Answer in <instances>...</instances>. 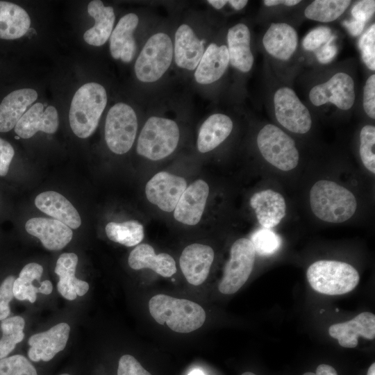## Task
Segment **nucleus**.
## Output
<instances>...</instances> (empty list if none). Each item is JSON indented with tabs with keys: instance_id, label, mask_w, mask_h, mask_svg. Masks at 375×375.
Segmentation results:
<instances>
[{
	"instance_id": "4468645a",
	"label": "nucleus",
	"mask_w": 375,
	"mask_h": 375,
	"mask_svg": "<svg viewBox=\"0 0 375 375\" xmlns=\"http://www.w3.org/2000/svg\"><path fill=\"white\" fill-rule=\"evenodd\" d=\"M209 192L208 184L202 179L187 186L173 211L174 219L185 225H197L203 215Z\"/></svg>"
},
{
	"instance_id": "72a5a7b5",
	"label": "nucleus",
	"mask_w": 375,
	"mask_h": 375,
	"mask_svg": "<svg viewBox=\"0 0 375 375\" xmlns=\"http://www.w3.org/2000/svg\"><path fill=\"white\" fill-rule=\"evenodd\" d=\"M105 231L110 240L126 247L138 245L144 235L142 224L134 220L120 223L109 222L106 224Z\"/></svg>"
},
{
	"instance_id": "58836bf2",
	"label": "nucleus",
	"mask_w": 375,
	"mask_h": 375,
	"mask_svg": "<svg viewBox=\"0 0 375 375\" xmlns=\"http://www.w3.org/2000/svg\"><path fill=\"white\" fill-rule=\"evenodd\" d=\"M361 58L371 71L375 70V24L373 23L362 33L358 42Z\"/></svg>"
},
{
	"instance_id": "f257e3e1",
	"label": "nucleus",
	"mask_w": 375,
	"mask_h": 375,
	"mask_svg": "<svg viewBox=\"0 0 375 375\" xmlns=\"http://www.w3.org/2000/svg\"><path fill=\"white\" fill-rule=\"evenodd\" d=\"M310 204L314 215L330 223H342L355 213L357 201L346 188L328 180H319L311 188Z\"/></svg>"
},
{
	"instance_id": "603ef678",
	"label": "nucleus",
	"mask_w": 375,
	"mask_h": 375,
	"mask_svg": "<svg viewBox=\"0 0 375 375\" xmlns=\"http://www.w3.org/2000/svg\"><path fill=\"white\" fill-rule=\"evenodd\" d=\"M207 2L211 5L214 8L219 10L228 4L226 0H208Z\"/></svg>"
},
{
	"instance_id": "473e14b6",
	"label": "nucleus",
	"mask_w": 375,
	"mask_h": 375,
	"mask_svg": "<svg viewBox=\"0 0 375 375\" xmlns=\"http://www.w3.org/2000/svg\"><path fill=\"white\" fill-rule=\"evenodd\" d=\"M351 3L349 0H315L306 6L303 14L310 20L330 23L340 18Z\"/></svg>"
},
{
	"instance_id": "c03bdc74",
	"label": "nucleus",
	"mask_w": 375,
	"mask_h": 375,
	"mask_svg": "<svg viewBox=\"0 0 375 375\" xmlns=\"http://www.w3.org/2000/svg\"><path fill=\"white\" fill-rule=\"evenodd\" d=\"M374 11L375 1H360L354 4L351 10V19L366 24L374 14Z\"/></svg>"
},
{
	"instance_id": "b1692460",
	"label": "nucleus",
	"mask_w": 375,
	"mask_h": 375,
	"mask_svg": "<svg viewBox=\"0 0 375 375\" xmlns=\"http://www.w3.org/2000/svg\"><path fill=\"white\" fill-rule=\"evenodd\" d=\"M229 65V55L226 44L210 43L194 72L196 81L201 85H208L219 81Z\"/></svg>"
},
{
	"instance_id": "c9c22d12",
	"label": "nucleus",
	"mask_w": 375,
	"mask_h": 375,
	"mask_svg": "<svg viewBox=\"0 0 375 375\" xmlns=\"http://www.w3.org/2000/svg\"><path fill=\"white\" fill-rule=\"evenodd\" d=\"M359 153L365 167L375 174V126L366 124L360 131Z\"/></svg>"
},
{
	"instance_id": "393cba45",
	"label": "nucleus",
	"mask_w": 375,
	"mask_h": 375,
	"mask_svg": "<svg viewBox=\"0 0 375 375\" xmlns=\"http://www.w3.org/2000/svg\"><path fill=\"white\" fill-rule=\"evenodd\" d=\"M78 256L74 253H64L56 262L55 273L59 276L57 289L60 294L68 300H74L77 296H83L89 290L87 282L75 276Z\"/></svg>"
},
{
	"instance_id": "79ce46f5",
	"label": "nucleus",
	"mask_w": 375,
	"mask_h": 375,
	"mask_svg": "<svg viewBox=\"0 0 375 375\" xmlns=\"http://www.w3.org/2000/svg\"><path fill=\"white\" fill-rule=\"evenodd\" d=\"M15 278L13 276H7L0 285V321L6 319L10 313V301L14 297L12 288Z\"/></svg>"
},
{
	"instance_id": "39448f33",
	"label": "nucleus",
	"mask_w": 375,
	"mask_h": 375,
	"mask_svg": "<svg viewBox=\"0 0 375 375\" xmlns=\"http://www.w3.org/2000/svg\"><path fill=\"white\" fill-rule=\"evenodd\" d=\"M179 140L180 130L175 121L151 116L147 119L140 133L137 152L150 160H160L176 150Z\"/></svg>"
},
{
	"instance_id": "4be33fe9",
	"label": "nucleus",
	"mask_w": 375,
	"mask_h": 375,
	"mask_svg": "<svg viewBox=\"0 0 375 375\" xmlns=\"http://www.w3.org/2000/svg\"><path fill=\"white\" fill-rule=\"evenodd\" d=\"M259 224L265 228L275 227L285 215L286 204L284 197L278 192L267 189L254 193L250 198Z\"/></svg>"
},
{
	"instance_id": "09e8293b",
	"label": "nucleus",
	"mask_w": 375,
	"mask_h": 375,
	"mask_svg": "<svg viewBox=\"0 0 375 375\" xmlns=\"http://www.w3.org/2000/svg\"><path fill=\"white\" fill-rule=\"evenodd\" d=\"M266 7L285 6L293 7L301 3L299 0H265L262 1Z\"/></svg>"
},
{
	"instance_id": "ea45409f",
	"label": "nucleus",
	"mask_w": 375,
	"mask_h": 375,
	"mask_svg": "<svg viewBox=\"0 0 375 375\" xmlns=\"http://www.w3.org/2000/svg\"><path fill=\"white\" fill-rule=\"evenodd\" d=\"M332 30L327 26H319L309 31L302 41V47L308 52L320 49L329 41L334 40Z\"/></svg>"
},
{
	"instance_id": "2f4dec72",
	"label": "nucleus",
	"mask_w": 375,
	"mask_h": 375,
	"mask_svg": "<svg viewBox=\"0 0 375 375\" xmlns=\"http://www.w3.org/2000/svg\"><path fill=\"white\" fill-rule=\"evenodd\" d=\"M31 25L26 11L18 5L0 1V38L15 40L24 36Z\"/></svg>"
},
{
	"instance_id": "423d86ee",
	"label": "nucleus",
	"mask_w": 375,
	"mask_h": 375,
	"mask_svg": "<svg viewBox=\"0 0 375 375\" xmlns=\"http://www.w3.org/2000/svg\"><path fill=\"white\" fill-rule=\"evenodd\" d=\"M307 279L317 292L328 295H340L353 290L360 276L351 265L341 261L322 260L307 269Z\"/></svg>"
},
{
	"instance_id": "dca6fc26",
	"label": "nucleus",
	"mask_w": 375,
	"mask_h": 375,
	"mask_svg": "<svg viewBox=\"0 0 375 375\" xmlns=\"http://www.w3.org/2000/svg\"><path fill=\"white\" fill-rule=\"evenodd\" d=\"M215 253L208 245L193 243L187 246L179 259L181 269L188 283L194 285L203 283L207 278Z\"/></svg>"
},
{
	"instance_id": "2eb2a0df",
	"label": "nucleus",
	"mask_w": 375,
	"mask_h": 375,
	"mask_svg": "<svg viewBox=\"0 0 375 375\" xmlns=\"http://www.w3.org/2000/svg\"><path fill=\"white\" fill-rule=\"evenodd\" d=\"M69 332V324L61 322L46 331L33 335L28 341L29 358L34 362L49 361L65 349Z\"/></svg>"
},
{
	"instance_id": "9b49d317",
	"label": "nucleus",
	"mask_w": 375,
	"mask_h": 375,
	"mask_svg": "<svg viewBox=\"0 0 375 375\" xmlns=\"http://www.w3.org/2000/svg\"><path fill=\"white\" fill-rule=\"evenodd\" d=\"M256 251L249 239L242 238L233 244L219 290L222 294L236 292L249 278L255 262Z\"/></svg>"
},
{
	"instance_id": "7ed1b4c3",
	"label": "nucleus",
	"mask_w": 375,
	"mask_h": 375,
	"mask_svg": "<svg viewBox=\"0 0 375 375\" xmlns=\"http://www.w3.org/2000/svg\"><path fill=\"white\" fill-rule=\"evenodd\" d=\"M107 93L103 85L90 82L75 92L69 112L73 133L80 138H87L95 131L107 104Z\"/></svg>"
},
{
	"instance_id": "c85d7f7f",
	"label": "nucleus",
	"mask_w": 375,
	"mask_h": 375,
	"mask_svg": "<svg viewBox=\"0 0 375 375\" xmlns=\"http://www.w3.org/2000/svg\"><path fill=\"white\" fill-rule=\"evenodd\" d=\"M128 262L133 269L149 268L163 277H170L176 272V262L169 254H156L148 244H140L134 248L128 256Z\"/></svg>"
},
{
	"instance_id": "5701e85b",
	"label": "nucleus",
	"mask_w": 375,
	"mask_h": 375,
	"mask_svg": "<svg viewBox=\"0 0 375 375\" xmlns=\"http://www.w3.org/2000/svg\"><path fill=\"white\" fill-rule=\"evenodd\" d=\"M139 22L135 13H128L119 20L110 37V51L112 57L124 62H130L134 58L137 46L133 33Z\"/></svg>"
},
{
	"instance_id": "5fc2aeb1",
	"label": "nucleus",
	"mask_w": 375,
	"mask_h": 375,
	"mask_svg": "<svg viewBox=\"0 0 375 375\" xmlns=\"http://www.w3.org/2000/svg\"><path fill=\"white\" fill-rule=\"evenodd\" d=\"M188 375H205V374L199 369L192 370Z\"/></svg>"
},
{
	"instance_id": "1a4fd4ad",
	"label": "nucleus",
	"mask_w": 375,
	"mask_h": 375,
	"mask_svg": "<svg viewBox=\"0 0 375 375\" xmlns=\"http://www.w3.org/2000/svg\"><path fill=\"white\" fill-rule=\"evenodd\" d=\"M271 103L276 122L285 130L300 135L310 131V111L291 87L283 85L274 89Z\"/></svg>"
},
{
	"instance_id": "864d4df0",
	"label": "nucleus",
	"mask_w": 375,
	"mask_h": 375,
	"mask_svg": "<svg viewBox=\"0 0 375 375\" xmlns=\"http://www.w3.org/2000/svg\"><path fill=\"white\" fill-rule=\"evenodd\" d=\"M367 375H375V363L373 362L369 367Z\"/></svg>"
},
{
	"instance_id": "aec40b11",
	"label": "nucleus",
	"mask_w": 375,
	"mask_h": 375,
	"mask_svg": "<svg viewBox=\"0 0 375 375\" xmlns=\"http://www.w3.org/2000/svg\"><path fill=\"white\" fill-rule=\"evenodd\" d=\"M173 46L176 65L195 70L205 51L204 40H200L188 24H182L176 31Z\"/></svg>"
},
{
	"instance_id": "6ab92c4d",
	"label": "nucleus",
	"mask_w": 375,
	"mask_h": 375,
	"mask_svg": "<svg viewBox=\"0 0 375 375\" xmlns=\"http://www.w3.org/2000/svg\"><path fill=\"white\" fill-rule=\"evenodd\" d=\"M25 228L29 234L40 239L44 248L51 251L62 249L73 236L69 226L53 218H31L26 222Z\"/></svg>"
},
{
	"instance_id": "0eeeda50",
	"label": "nucleus",
	"mask_w": 375,
	"mask_h": 375,
	"mask_svg": "<svg viewBox=\"0 0 375 375\" xmlns=\"http://www.w3.org/2000/svg\"><path fill=\"white\" fill-rule=\"evenodd\" d=\"M174 58V46L170 37L158 32L146 42L134 66L137 78L143 83H153L167 71Z\"/></svg>"
},
{
	"instance_id": "37998d69",
	"label": "nucleus",
	"mask_w": 375,
	"mask_h": 375,
	"mask_svg": "<svg viewBox=\"0 0 375 375\" xmlns=\"http://www.w3.org/2000/svg\"><path fill=\"white\" fill-rule=\"evenodd\" d=\"M117 375H151L132 356H122L118 364Z\"/></svg>"
},
{
	"instance_id": "f3484780",
	"label": "nucleus",
	"mask_w": 375,
	"mask_h": 375,
	"mask_svg": "<svg viewBox=\"0 0 375 375\" xmlns=\"http://www.w3.org/2000/svg\"><path fill=\"white\" fill-rule=\"evenodd\" d=\"M229 65L241 73L249 72L254 64L251 50V34L244 23H238L231 26L226 35Z\"/></svg>"
},
{
	"instance_id": "ddd939ff",
	"label": "nucleus",
	"mask_w": 375,
	"mask_h": 375,
	"mask_svg": "<svg viewBox=\"0 0 375 375\" xmlns=\"http://www.w3.org/2000/svg\"><path fill=\"white\" fill-rule=\"evenodd\" d=\"M187 188L183 177L162 171L154 174L147 183V200L164 212L174 211L181 196Z\"/></svg>"
},
{
	"instance_id": "a18cd8bd",
	"label": "nucleus",
	"mask_w": 375,
	"mask_h": 375,
	"mask_svg": "<svg viewBox=\"0 0 375 375\" xmlns=\"http://www.w3.org/2000/svg\"><path fill=\"white\" fill-rule=\"evenodd\" d=\"M15 155L12 145L7 141L0 138V176L7 174L10 164Z\"/></svg>"
},
{
	"instance_id": "f704fd0d",
	"label": "nucleus",
	"mask_w": 375,
	"mask_h": 375,
	"mask_svg": "<svg viewBox=\"0 0 375 375\" xmlns=\"http://www.w3.org/2000/svg\"><path fill=\"white\" fill-rule=\"evenodd\" d=\"M25 321L20 316L7 317L1 322L0 360L6 358L24 337Z\"/></svg>"
},
{
	"instance_id": "6e6d98bb",
	"label": "nucleus",
	"mask_w": 375,
	"mask_h": 375,
	"mask_svg": "<svg viewBox=\"0 0 375 375\" xmlns=\"http://www.w3.org/2000/svg\"><path fill=\"white\" fill-rule=\"evenodd\" d=\"M241 375H256V374H253V373H252L251 372H246L242 374Z\"/></svg>"
},
{
	"instance_id": "f8f14e48",
	"label": "nucleus",
	"mask_w": 375,
	"mask_h": 375,
	"mask_svg": "<svg viewBox=\"0 0 375 375\" xmlns=\"http://www.w3.org/2000/svg\"><path fill=\"white\" fill-rule=\"evenodd\" d=\"M262 48L273 62L283 65L290 62L296 56L299 38L295 28L289 23H271L262 38Z\"/></svg>"
},
{
	"instance_id": "8fccbe9b",
	"label": "nucleus",
	"mask_w": 375,
	"mask_h": 375,
	"mask_svg": "<svg viewBox=\"0 0 375 375\" xmlns=\"http://www.w3.org/2000/svg\"><path fill=\"white\" fill-rule=\"evenodd\" d=\"M303 375H338V373L332 366L321 364L317 367L315 373L306 372Z\"/></svg>"
},
{
	"instance_id": "20e7f679",
	"label": "nucleus",
	"mask_w": 375,
	"mask_h": 375,
	"mask_svg": "<svg viewBox=\"0 0 375 375\" xmlns=\"http://www.w3.org/2000/svg\"><path fill=\"white\" fill-rule=\"evenodd\" d=\"M308 99L315 109L335 108L347 112L353 109L356 99V85L350 71L338 69L313 83L308 92Z\"/></svg>"
},
{
	"instance_id": "bb28decb",
	"label": "nucleus",
	"mask_w": 375,
	"mask_h": 375,
	"mask_svg": "<svg viewBox=\"0 0 375 375\" xmlns=\"http://www.w3.org/2000/svg\"><path fill=\"white\" fill-rule=\"evenodd\" d=\"M233 122L227 115L215 113L201 124L197 140V149L204 153L212 151L225 141L231 133Z\"/></svg>"
},
{
	"instance_id": "de8ad7c7",
	"label": "nucleus",
	"mask_w": 375,
	"mask_h": 375,
	"mask_svg": "<svg viewBox=\"0 0 375 375\" xmlns=\"http://www.w3.org/2000/svg\"><path fill=\"white\" fill-rule=\"evenodd\" d=\"M365 25V24L354 20L353 19L344 22V26L347 28L350 34L353 36L360 35L362 33Z\"/></svg>"
},
{
	"instance_id": "4c0bfd02",
	"label": "nucleus",
	"mask_w": 375,
	"mask_h": 375,
	"mask_svg": "<svg viewBox=\"0 0 375 375\" xmlns=\"http://www.w3.org/2000/svg\"><path fill=\"white\" fill-rule=\"evenodd\" d=\"M256 252L261 255L274 253L279 247V237L270 229L262 228L256 231L250 240Z\"/></svg>"
},
{
	"instance_id": "7c9ffc66",
	"label": "nucleus",
	"mask_w": 375,
	"mask_h": 375,
	"mask_svg": "<svg viewBox=\"0 0 375 375\" xmlns=\"http://www.w3.org/2000/svg\"><path fill=\"white\" fill-rule=\"evenodd\" d=\"M43 273V267L40 264L31 262L26 265L21 270L19 277L15 278L12 292L14 297L20 301L28 300L34 303L37 294H49L53 290L50 281L44 280L40 286L33 285V282L40 281Z\"/></svg>"
},
{
	"instance_id": "a211bd4d",
	"label": "nucleus",
	"mask_w": 375,
	"mask_h": 375,
	"mask_svg": "<svg viewBox=\"0 0 375 375\" xmlns=\"http://www.w3.org/2000/svg\"><path fill=\"white\" fill-rule=\"evenodd\" d=\"M58 114L56 108L49 106L46 108L42 103L33 104L21 117L15 132L22 138L28 139L37 132L54 133L58 127Z\"/></svg>"
},
{
	"instance_id": "412c9836",
	"label": "nucleus",
	"mask_w": 375,
	"mask_h": 375,
	"mask_svg": "<svg viewBox=\"0 0 375 375\" xmlns=\"http://www.w3.org/2000/svg\"><path fill=\"white\" fill-rule=\"evenodd\" d=\"M328 333L338 340L340 346L354 348L358 345V336L374 339L375 315L369 312H361L349 321L331 325Z\"/></svg>"
},
{
	"instance_id": "a878e982",
	"label": "nucleus",
	"mask_w": 375,
	"mask_h": 375,
	"mask_svg": "<svg viewBox=\"0 0 375 375\" xmlns=\"http://www.w3.org/2000/svg\"><path fill=\"white\" fill-rule=\"evenodd\" d=\"M35 205L40 210L70 228L76 229L81 224V217L76 209L58 192L47 191L39 194L35 199Z\"/></svg>"
},
{
	"instance_id": "cd10ccee",
	"label": "nucleus",
	"mask_w": 375,
	"mask_h": 375,
	"mask_svg": "<svg viewBox=\"0 0 375 375\" xmlns=\"http://www.w3.org/2000/svg\"><path fill=\"white\" fill-rule=\"evenodd\" d=\"M37 98V92L31 88L17 90L5 97L0 103V132H8L15 128Z\"/></svg>"
},
{
	"instance_id": "f03ea898",
	"label": "nucleus",
	"mask_w": 375,
	"mask_h": 375,
	"mask_svg": "<svg viewBox=\"0 0 375 375\" xmlns=\"http://www.w3.org/2000/svg\"><path fill=\"white\" fill-rule=\"evenodd\" d=\"M149 309L158 324H166L169 328L178 333L195 331L206 320L205 310L198 303L162 294L151 298Z\"/></svg>"
},
{
	"instance_id": "c756f323",
	"label": "nucleus",
	"mask_w": 375,
	"mask_h": 375,
	"mask_svg": "<svg viewBox=\"0 0 375 375\" xmlns=\"http://www.w3.org/2000/svg\"><path fill=\"white\" fill-rule=\"evenodd\" d=\"M88 12L94 18L95 23L84 33L83 39L90 45L102 46L113 30L115 20L114 10L111 6H105L101 1L94 0L89 3Z\"/></svg>"
},
{
	"instance_id": "e433bc0d",
	"label": "nucleus",
	"mask_w": 375,
	"mask_h": 375,
	"mask_svg": "<svg viewBox=\"0 0 375 375\" xmlns=\"http://www.w3.org/2000/svg\"><path fill=\"white\" fill-rule=\"evenodd\" d=\"M0 375H38L33 365L22 355L0 360Z\"/></svg>"
},
{
	"instance_id": "a19ab883",
	"label": "nucleus",
	"mask_w": 375,
	"mask_h": 375,
	"mask_svg": "<svg viewBox=\"0 0 375 375\" xmlns=\"http://www.w3.org/2000/svg\"><path fill=\"white\" fill-rule=\"evenodd\" d=\"M362 109L366 115L375 119V74H371L366 79L362 89Z\"/></svg>"
},
{
	"instance_id": "49530a36",
	"label": "nucleus",
	"mask_w": 375,
	"mask_h": 375,
	"mask_svg": "<svg viewBox=\"0 0 375 375\" xmlns=\"http://www.w3.org/2000/svg\"><path fill=\"white\" fill-rule=\"evenodd\" d=\"M333 41V40L329 41L317 51L316 57L320 62L328 63L336 55L338 49L335 46L332 44Z\"/></svg>"
},
{
	"instance_id": "4d7b16f0",
	"label": "nucleus",
	"mask_w": 375,
	"mask_h": 375,
	"mask_svg": "<svg viewBox=\"0 0 375 375\" xmlns=\"http://www.w3.org/2000/svg\"><path fill=\"white\" fill-rule=\"evenodd\" d=\"M60 375H69L68 374H60Z\"/></svg>"
},
{
	"instance_id": "9d476101",
	"label": "nucleus",
	"mask_w": 375,
	"mask_h": 375,
	"mask_svg": "<svg viewBox=\"0 0 375 375\" xmlns=\"http://www.w3.org/2000/svg\"><path fill=\"white\" fill-rule=\"evenodd\" d=\"M138 131V118L133 108L119 102L108 112L105 140L108 149L116 154L127 153L132 147Z\"/></svg>"
},
{
	"instance_id": "3c124183",
	"label": "nucleus",
	"mask_w": 375,
	"mask_h": 375,
	"mask_svg": "<svg viewBox=\"0 0 375 375\" xmlns=\"http://www.w3.org/2000/svg\"><path fill=\"white\" fill-rule=\"evenodd\" d=\"M248 2L247 0H229L228 1V4L234 10H240L247 5Z\"/></svg>"
},
{
	"instance_id": "6e6552de",
	"label": "nucleus",
	"mask_w": 375,
	"mask_h": 375,
	"mask_svg": "<svg viewBox=\"0 0 375 375\" xmlns=\"http://www.w3.org/2000/svg\"><path fill=\"white\" fill-rule=\"evenodd\" d=\"M256 144L264 159L280 170H292L299 164V153L294 140L274 124H266L260 128Z\"/></svg>"
}]
</instances>
